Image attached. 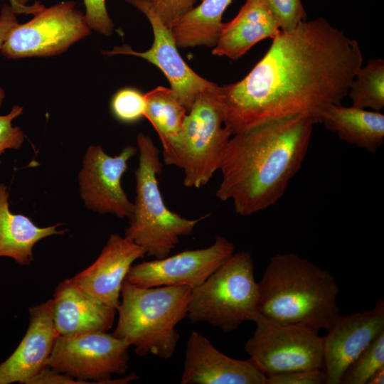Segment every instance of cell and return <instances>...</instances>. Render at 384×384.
Listing matches in <instances>:
<instances>
[{
    "label": "cell",
    "mask_w": 384,
    "mask_h": 384,
    "mask_svg": "<svg viewBox=\"0 0 384 384\" xmlns=\"http://www.w3.org/2000/svg\"><path fill=\"white\" fill-rule=\"evenodd\" d=\"M232 1L203 0L179 17L170 28L178 48H213L223 27V15Z\"/></svg>",
    "instance_id": "22"
},
{
    "label": "cell",
    "mask_w": 384,
    "mask_h": 384,
    "mask_svg": "<svg viewBox=\"0 0 384 384\" xmlns=\"http://www.w3.org/2000/svg\"><path fill=\"white\" fill-rule=\"evenodd\" d=\"M16 5L21 8H28L30 6L26 5L31 0H14Z\"/></svg>",
    "instance_id": "36"
},
{
    "label": "cell",
    "mask_w": 384,
    "mask_h": 384,
    "mask_svg": "<svg viewBox=\"0 0 384 384\" xmlns=\"http://www.w3.org/2000/svg\"><path fill=\"white\" fill-rule=\"evenodd\" d=\"M384 368V331L350 364L341 384H367L371 376Z\"/></svg>",
    "instance_id": "25"
},
{
    "label": "cell",
    "mask_w": 384,
    "mask_h": 384,
    "mask_svg": "<svg viewBox=\"0 0 384 384\" xmlns=\"http://www.w3.org/2000/svg\"><path fill=\"white\" fill-rule=\"evenodd\" d=\"M362 63L358 41L324 18L281 31L243 79L220 87L224 124L233 135L293 116L321 124L348 95Z\"/></svg>",
    "instance_id": "1"
},
{
    "label": "cell",
    "mask_w": 384,
    "mask_h": 384,
    "mask_svg": "<svg viewBox=\"0 0 384 384\" xmlns=\"http://www.w3.org/2000/svg\"><path fill=\"white\" fill-rule=\"evenodd\" d=\"M130 345L107 331H88L58 336L47 366L91 383H127L139 379L136 374L113 379L128 368Z\"/></svg>",
    "instance_id": "9"
},
{
    "label": "cell",
    "mask_w": 384,
    "mask_h": 384,
    "mask_svg": "<svg viewBox=\"0 0 384 384\" xmlns=\"http://www.w3.org/2000/svg\"><path fill=\"white\" fill-rule=\"evenodd\" d=\"M145 255L142 247L124 236L112 233L97 259L73 279L97 299L117 309L123 282L131 267Z\"/></svg>",
    "instance_id": "17"
},
{
    "label": "cell",
    "mask_w": 384,
    "mask_h": 384,
    "mask_svg": "<svg viewBox=\"0 0 384 384\" xmlns=\"http://www.w3.org/2000/svg\"><path fill=\"white\" fill-rule=\"evenodd\" d=\"M83 2L85 17L90 28L102 35L111 36L114 24L108 15L105 0H83Z\"/></svg>",
    "instance_id": "29"
},
{
    "label": "cell",
    "mask_w": 384,
    "mask_h": 384,
    "mask_svg": "<svg viewBox=\"0 0 384 384\" xmlns=\"http://www.w3.org/2000/svg\"><path fill=\"white\" fill-rule=\"evenodd\" d=\"M9 192L0 183V257H9L21 265L33 260L34 245L42 239L63 235L66 230H58L60 224L38 227L27 216L13 213L9 208Z\"/></svg>",
    "instance_id": "20"
},
{
    "label": "cell",
    "mask_w": 384,
    "mask_h": 384,
    "mask_svg": "<svg viewBox=\"0 0 384 384\" xmlns=\"http://www.w3.org/2000/svg\"><path fill=\"white\" fill-rule=\"evenodd\" d=\"M323 336L325 384H341L343 373L359 354L384 331V301L370 309L339 314Z\"/></svg>",
    "instance_id": "14"
},
{
    "label": "cell",
    "mask_w": 384,
    "mask_h": 384,
    "mask_svg": "<svg viewBox=\"0 0 384 384\" xmlns=\"http://www.w3.org/2000/svg\"><path fill=\"white\" fill-rule=\"evenodd\" d=\"M110 109L119 121L127 124L136 122L144 117V94L132 87L122 88L112 97Z\"/></svg>",
    "instance_id": "26"
},
{
    "label": "cell",
    "mask_w": 384,
    "mask_h": 384,
    "mask_svg": "<svg viewBox=\"0 0 384 384\" xmlns=\"http://www.w3.org/2000/svg\"><path fill=\"white\" fill-rule=\"evenodd\" d=\"M9 2H10V5L13 8L16 14H34L36 12L38 11L43 7V5L41 4L39 2H36L26 9L18 6V5L16 4L14 0H9Z\"/></svg>",
    "instance_id": "34"
},
{
    "label": "cell",
    "mask_w": 384,
    "mask_h": 384,
    "mask_svg": "<svg viewBox=\"0 0 384 384\" xmlns=\"http://www.w3.org/2000/svg\"><path fill=\"white\" fill-rule=\"evenodd\" d=\"M117 310L82 289L73 278L60 282L52 299V314L58 336L107 331Z\"/></svg>",
    "instance_id": "18"
},
{
    "label": "cell",
    "mask_w": 384,
    "mask_h": 384,
    "mask_svg": "<svg viewBox=\"0 0 384 384\" xmlns=\"http://www.w3.org/2000/svg\"><path fill=\"white\" fill-rule=\"evenodd\" d=\"M244 349L267 377L297 370L323 369V336L311 328L282 323L260 313Z\"/></svg>",
    "instance_id": "8"
},
{
    "label": "cell",
    "mask_w": 384,
    "mask_h": 384,
    "mask_svg": "<svg viewBox=\"0 0 384 384\" xmlns=\"http://www.w3.org/2000/svg\"><path fill=\"white\" fill-rule=\"evenodd\" d=\"M321 124L336 132L341 140L371 153L384 141V115L378 111L333 105L326 112Z\"/></svg>",
    "instance_id": "21"
},
{
    "label": "cell",
    "mask_w": 384,
    "mask_h": 384,
    "mask_svg": "<svg viewBox=\"0 0 384 384\" xmlns=\"http://www.w3.org/2000/svg\"><path fill=\"white\" fill-rule=\"evenodd\" d=\"M13 8L11 5L4 4L0 14V50L14 27L18 23ZM5 98V92L0 86V107Z\"/></svg>",
    "instance_id": "32"
},
{
    "label": "cell",
    "mask_w": 384,
    "mask_h": 384,
    "mask_svg": "<svg viewBox=\"0 0 384 384\" xmlns=\"http://www.w3.org/2000/svg\"><path fill=\"white\" fill-rule=\"evenodd\" d=\"M258 282L249 251L233 253L203 283L192 289L187 316L224 332L252 321L257 311Z\"/></svg>",
    "instance_id": "6"
},
{
    "label": "cell",
    "mask_w": 384,
    "mask_h": 384,
    "mask_svg": "<svg viewBox=\"0 0 384 384\" xmlns=\"http://www.w3.org/2000/svg\"><path fill=\"white\" fill-rule=\"evenodd\" d=\"M257 311L275 321L329 331L338 316L334 276L294 253L270 258L258 282Z\"/></svg>",
    "instance_id": "3"
},
{
    "label": "cell",
    "mask_w": 384,
    "mask_h": 384,
    "mask_svg": "<svg viewBox=\"0 0 384 384\" xmlns=\"http://www.w3.org/2000/svg\"><path fill=\"white\" fill-rule=\"evenodd\" d=\"M314 123L304 116L264 122L232 135L219 170L216 196L248 216L275 204L299 171Z\"/></svg>",
    "instance_id": "2"
},
{
    "label": "cell",
    "mask_w": 384,
    "mask_h": 384,
    "mask_svg": "<svg viewBox=\"0 0 384 384\" xmlns=\"http://www.w3.org/2000/svg\"><path fill=\"white\" fill-rule=\"evenodd\" d=\"M144 97V117L159 137L164 163L171 166L175 146L188 112L171 87L158 86L145 93Z\"/></svg>",
    "instance_id": "23"
},
{
    "label": "cell",
    "mask_w": 384,
    "mask_h": 384,
    "mask_svg": "<svg viewBox=\"0 0 384 384\" xmlns=\"http://www.w3.org/2000/svg\"><path fill=\"white\" fill-rule=\"evenodd\" d=\"M277 18L281 31H289L306 21L302 0H261Z\"/></svg>",
    "instance_id": "27"
},
{
    "label": "cell",
    "mask_w": 384,
    "mask_h": 384,
    "mask_svg": "<svg viewBox=\"0 0 384 384\" xmlns=\"http://www.w3.org/2000/svg\"><path fill=\"white\" fill-rule=\"evenodd\" d=\"M181 384H267V376L249 358H230L196 331L185 351Z\"/></svg>",
    "instance_id": "15"
},
{
    "label": "cell",
    "mask_w": 384,
    "mask_h": 384,
    "mask_svg": "<svg viewBox=\"0 0 384 384\" xmlns=\"http://www.w3.org/2000/svg\"><path fill=\"white\" fill-rule=\"evenodd\" d=\"M58 336L53 324L52 299L29 309V324L20 343L0 363V384H28L47 367Z\"/></svg>",
    "instance_id": "16"
},
{
    "label": "cell",
    "mask_w": 384,
    "mask_h": 384,
    "mask_svg": "<svg viewBox=\"0 0 384 384\" xmlns=\"http://www.w3.org/2000/svg\"><path fill=\"white\" fill-rule=\"evenodd\" d=\"M348 94L352 106L380 112L384 107V60L373 58L365 66H361Z\"/></svg>",
    "instance_id": "24"
},
{
    "label": "cell",
    "mask_w": 384,
    "mask_h": 384,
    "mask_svg": "<svg viewBox=\"0 0 384 384\" xmlns=\"http://www.w3.org/2000/svg\"><path fill=\"white\" fill-rule=\"evenodd\" d=\"M138 152L137 146H126L116 156L108 155L100 145L90 146L82 159L78 175L80 193L88 210L129 218L133 203L124 191L121 179L127 163Z\"/></svg>",
    "instance_id": "13"
},
{
    "label": "cell",
    "mask_w": 384,
    "mask_h": 384,
    "mask_svg": "<svg viewBox=\"0 0 384 384\" xmlns=\"http://www.w3.org/2000/svg\"><path fill=\"white\" fill-rule=\"evenodd\" d=\"M196 0H150L164 24L171 28L174 23L191 10Z\"/></svg>",
    "instance_id": "30"
},
{
    "label": "cell",
    "mask_w": 384,
    "mask_h": 384,
    "mask_svg": "<svg viewBox=\"0 0 384 384\" xmlns=\"http://www.w3.org/2000/svg\"><path fill=\"white\" fill-rule=\"evenodd\" d=\"M322 369L297 370L267 377V384H325Z\"/></svg>",
    "instance_id": "31"
},
{
    "label": "cell",
    "mask_w": 384,
    "mask_h": 384,
    "mask_svg": "<svg viewBox=\"0 0 384 384\" xmlns=\"http://www.w3.org/2000/svg\"><path fill=\"white\" fill-rule=\"evenodd\" d=\"M281 31L279 24L261 0H246L235 18L223 23L212 54L236 60L253 46Z\"/></svg>",
    "instance_id": "19"
},
{
    "label": "cell",
    "mask_w": 384,
    "mask_h": 384,
    "mask_svg": "<svg viewBox=\"0 0 384 384\" xmlns=\"http://www.w3.org/2000/svg\"><path fill=\"white\" fill-rule=\"evenodd\" d=\"M231 136L224 124L220 87L201 92L184 118L171 164L183 170L186 187L199 188L210 181Z\"/></svg>",
    "instance_id": "7"
},
{
    "label": "cell",
    "mask_w": 384,
    "mask_h": 384,
    "mask_svg": "<svg viewBox=\"0 0 384 384\" xmlns=\"http://www.w3.org/2000/svg\"><path fill=\"white\" fill-rule=\"evenodd\" d=\"M234 250L233 242L217 235L208 247L186 250L132 265L126 280L142 287L183 285L194 288L225 262Z\"/></svg>",
    "instance_id": "12"
},
{
    "label": "cell",
    "mask_w": 384,
    "mask_h": 384,
    "mask_svg": "<svg viewBox=\"0 0 384 384\" xmlns=\"http://www.w3.org/2000/svg\"><path fill=\"white\" fill-rule=\"evenodd\" d=\"M23 108L14 105L11 111L4 115H0V154L6 149H18L23 144L25 135L21 129L14 127L12 122L21 116Z\"/></svg>",
    "instance_id": "28"
},
{
    "label": "cell",
    "mask_w": 384,
    "mask_h": 384,
    "mask_svg": "<svg viewBox=\"0 0 384 384\" xmlns=\"http://www.w3.org/2000/svg\"><path fill=\"white\" fill-rule=\"evenodd\" d=\"M75 6L73 1L43 6L31 20L14 27L1 53L9 59L61 54L91 31L85 14Z\"/></svg>",
    "instance_id": "10"
},
{
    "label": "cell",
    "mask_w": 384,
    "mask_h": 384,
    "mask_svg": "<svg viewBox=\"0 0 384 384\" xmlns=\"http://www.w3.org/2000/svg\"><path fill=\"white\" fill-rule=\"evenodd\" d=\"M137 147L136 197L124 237L142 247L146 255L161 259L169 255L180 238L191 234L208 215L188 219L168 208L159 186L163 167L159 149L143 133L137 136Z\"/></svg>",
    "instance_id": "5"
},
{
    "label": "cell",
    "mask_w": 384,
    "mask_h": 384,
    "mask_svg": "<svg viewBox=\"0 0 384 384\" xmlns=\"http://www.w3.org/2000/svg\"><path fill=\"white\" fill-rule=\"evenodd\" d=\"M125 1L139 9L148 18L154 33L152 46L143 52L133 50L129 46L123 45L102 53L106 55H134L156 65L167 78L171 88L188 112L201 92L213 89L218 85L198 75L183 60L178 53L171 29L161 21L150 0Z\"/></svg>",
    "instance_id": "11"
},
{
    "label": "cell",
    "mask_w": 384,
    "mask_h": 384,
    "mask_svg": "<svg viewBox=\"0 0 384 384\" xmlns=\"http://www.w3.org/2000/svg\"><path fill=\"white\" fill-rule=\"evenodd\" d=\"M87 383L70 375L46 367L33 378L28 384H78Z\"/></svg>",
    "instance_id": "33"
},
{
    "label": "cell",
    "mask_w": 384,
    "mask_h": 384,
    "mask_svg": "<svg viewBox=\"0 0 384 384\" xmlns=\"http://www.w3.org/2000/svg\"><path fill=\"white\" fill-rule=\"evenodd\" d=\"M384 368L375 372L368 381L367 384H383Z\"/></svg>",
    "instance_id": "35"
},
{
    "label": "cell",
    "mask_w": 384,
    "mask_h": 384,
    "mask_svg": "<svg viewBox=\"0 0 384 384\" xmlns=\"http://www.w3.org/2000/svg\"><path fill=\"white\" fill-rule=\"evenodd\" d=\"M188 286L142 287L124 281L113 335L125 340L139 356L171 358L180 334L176 326L188 314Z\"/></svg>",
    "instance_id": "4"
}]
</instances>
